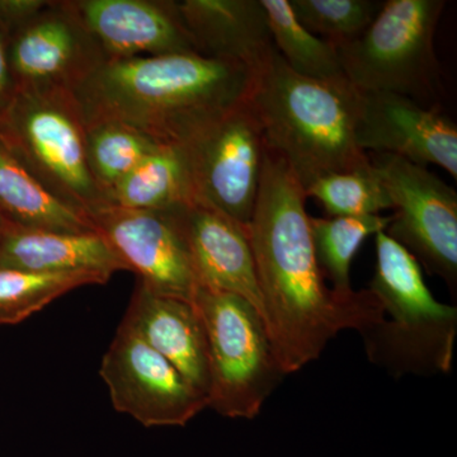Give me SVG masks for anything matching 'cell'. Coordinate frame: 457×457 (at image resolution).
<instances>
[{
    "label": "cell",
    "instance_id": "26",
    "mask_svg": "<svg viewBox=\"0 0 457 457\" xmlns=\"http://www.w3.org/2000/svg\"><path fill=\"white\" fill-rule=\"evenodd\" d=\"M297 21L333 46L359 38L371 25L384 0H288Z\"/></svg>",
    "mask_w": 457,
    "mask_h": 457
},
{
    "label": "cell",
    "instance_id": "23",
    "mask_svg": "<svg viewBox=\"0 0 457 457\" xmlns=\"http://www.w3.org/2000/svg\"><path fill=\"white\" fill-rule=\"evenodd\" d=\"M162 145L123 123L101 121L86 125L89 170L104 198L120 180Z\"/></svg>",
    "mask_w": 457,
    "mask_h": 457
},
{
    "label": "cell",
    "instance_id": "24",
    "mask_svg": "<svg viewBox=\"0 0 457 457\" xmlns=\"http://www.w3.org/2000/svg\"><path fill=\"white\" fill-rule=\"evenodd\" d=\"M106 281L89 273H35L0 269V326L17 324L57 297Z\"/></svg>",
    "mask_w": 457,
    "mask_h": 457
},
{
    "label": "cell",
    "instance_id": "19",
    "mask_svg": "<svg viewBox=\"0 0 457 457\" xmlns=\"http://www.w3.org/2000/svg\"><path fill=\"white\" fill-rule=\"evenodd\" d=\"M0 212L11 224L62 233L96 231L87 213L57 200L0 141Z\"/></svg>",
    "mask_w": 457,
    "mask_h": 457
},
{
    "label": "cell",
    "instance_id": "15",
    "mask_svg": "<svg viewBox=\"0 0 457 457\" xmlns=\"http://www.w3.org/2000/svg\"><path fill=\"white\" fill-rule=\"evenodd\" d=\"M176 213L200 287L243 297L264 321L263 300L245 228L197 201L177 206Z\"/></svg>",
    "mask_w": 457,
    "mask_h": 457
},
{
    "label": "cell",
    "instance_id": "3",
    "mask_svg": "<svg viewBox=\"0 0 457 457\" xmlns=\"http://www.w3.org/2000/svg\"><path fill=\"white\" fill-rule=\"evenodd\" d=\"M267 144L303 189L328 174L370 165L356 143L361 92L345 78L312 79L295 73L278 53L255 75L251 99Z\"/></svg>",
    "mask_w": 457,
    "mask_h": 457
},
{
    "label": "cell",
    "instance_id": "25",
    "mask_svg": "<svg viewBox=\"0 0 457 457\" xmlns=\"http://www.w3.org/2000/svg\"><path fill=\"white\" fill-rule=\"evenodd\" d=\"M305 195L315 198L329 218L381 215L384 210L393 209L383 180L371 163L361 170L328 174L312 183Z\"/></svg>",
    "mask_w": 457,
    "mask_h": 457
},
{
    "label": "cell",
    "instance_id": "12",
    "mask_svg": "<svg viewBox=\"0 0 457 457\" xmlns=\"http://www.w3.org/2000/svg\"><path fill=\"white\" fill-rule=\"evenodd\" d=\"M89 218L137 281L153 293L195 302L200 285L176 207L139 212L104 204Z\"/></svg>",
    "mask_w": 457,
    "mask_h": 457
},
{
    "label": "cell",
    "instance_id": "2",
    "mask_svg": "<svg viewBox=\"0 0 457 457\" xmlns=\"http://www.w3.org/2000/svg\"><path fill=\"white\" fill-rule=\"evenodd\" d=\"M248 66L197 53L108 60L71 95L84 125L113 121L183 145L251 99Z\"/></svg>",
    "mask_w": 457,
    "mask_h": 457
},
{
    "label": "cell",
    "instance_id": "11",
    "mask_svg": "<svg viewBox=\"0 0 457 457\" xmlns=\"http://www.w3.org/2000/svg\"><path fill=\"white\" fill-rule=\"evenodd\" d=\"M101 376L114 409L145 427L185 426L207 407L170 361L123 324L104 354Z\"/></svg>",
    "mask_w": 457,
    "mask_h": 457
},
{
    "label": "cell",
    "instance_id": "22",
    "mask_svg": "<svg viewBox=\"0 0 457 457\" xmlns=\"http://www.w3.org/2000/svg\"><path fill=\"white\" fill-rule=\"evenodd\" d=\"M392 216L371 215L357 218H311L315 257L324 278L342 296L353 293L351 266L354 255L369 237L386 230Z\"/></svg>",
    "mask_w": 457,
    "mask_h": 457
},
{
    "label": "cell",
    "instance_id": "28",
    "mask_svg": "<svg viewBox=\"0 0 457 457\" xmlns=\"http://www.w3.org/2000/svg\"><path fill=\"white\" fill-rule=\"evenodd\" d=\"M9 29L0 22V119L16 96V86L8 62Z\"/></svg>",
    "mask_w": 457,
    "mask_h": 457
},
{
    "label": "cell",
    "instance_id": "17",
    "mask_svg": "<svg viewBox=\"0 0 457 457\" xmlns=\"http://www.w3.org/2000/svg\"><path fill=\"white\" fill-rule=\"evenodd\" d=\"M197 54L230 60L260 74L276 50L261 0L177 2Z\"/></svg>",
    "mask_w": 457,
    "mask_h": 457
},
{
    "label": "cell",
    "instance_id": "1",
    "mask_svg": "<svg viewBox=\"0 0 457 457\" xmlns=\"http://www.w3.org/2000/svg\"><path fill=\"white\" fill-rule=\"evenodd\" d=\"M305 189L269 147L245 228L263 300L264 323L284 374L317 360L345 329L365 332L383 319L370 290L348 296L328 287L315 257Z\"/></svg>",
    "mask_w": 457,
    "mask_h": 457
},
{
    "label": "cell",
    "instance_id": "9",
    "mask_svg": "<svg viewBox=\"0 0 457 457\" xmlns=\"http://www.w3.org/2000/svg\"><path fill=\"white\" fill-rule=\"evenodd\" d=\"M389 194L392 221L385 233L418 263L440 276L451 290L457 284V195L422 165L390 154L369 155Z\"/></svg>",
    "mask_w": 457,
    "mask_h": 457
},
{
    "label": "cell",
    "instance_id": "14",
    "mask_svg": "<svg viewBox=\"0 0 457 457\" xmlns=\"http://www.w3.org/2000/svg\"><path fill=\"white\" fill-rule=\"evenodd\" d=\"M108 60L197 53L176 0H71Z\"/></svg>",
    "mask_w": 457,
    "mask_h": 457
},
{
    "label": "cell",
    "instance_id": "16",
    "mask_svg": "<svg viewBox=\"0 0 457 457\" xmlns=\"http://www.w3.org/2000/svg\"><path fill=\"white\" fill-rule=\"evenodd\" d=\"M121 324L170 361L207 399L209 350L203 319L194 303L153 293L137 281Z\"/></svg>",
    "mask_w": 457,
    "mask_h": 457
},
{
    "label": "cell",
    "instance_id": "8",
    "mask_svg": "<svg viewBox=\"0 0 457 457\" xmlns=\"http://www.w3.org/2000/svg\"><path fill=\"white\" fill-rule=\"evenodd\" d=\"M183 146L195 201L248 227L269 152L251 101L228 111Z\"/></svg>",
    "mask_w": 457,
    "mask_h": 457
},
{
    "label": "cell",
    "instance_id": "4",
    "mask_svg": "<svg viewBox=\"0 0 457 457\" xmlns=\"http://www.w3.org/2000/svg\"><path fill=\"white\" fill-rule=\"evenodd\" d=\"M369 290L383 319L361 333L370 361L394 376L447 374L453 368L457 309L433 296L416 258L385 231L375 236Z\"/></svg>",
    "mask_w": 457,
    "mask_h": 457
},
{
    "label": "cell",
    "instance_id": "5",
    "mask_svg": "<svg viewBox=\"0 0 457 457\" xmlns=\"http://www.w3.org/2000/svg\"><path fill=\"white\" fill-rule=\"evenodd\" d=\"M445 0H386L365 32L337 47L343 74L360 92L405 96L432 107L444 95L435 49Z\"/></svg>",
    "mask_w": 457,
    "mask_h": 457
},
{
    "label": "cell",
    "instance_id": "21",
    "mask_svg": "<svg viewBox=\"0 0 457 457\" xmlns=\"http://www.w3.org/2000/svg\"><path fill=\"white\" fill-rule=\"evenodd\" d=\"M276 50L295 73L312 79H337L343 74L338 50L306 29L288 0H261Z\"/></svg>",
    "mask_w": 457,
    "mask_h": 457
},
{
    "label": "cell",
    "instance_id": "29",
    "mask_svg": "<svg viewBox=\"0 0 457 457\" xmlns=\"http://www.w3.org/2000/svg\"><path fill=\"white\" fill-rule=\"evenodd\" d=\"M9 224V221L7 219L4 218V215H3L2 212H0V231L3 230L7 225Z\"/></svg>",
    "mask_w": 457,
    "mask_h": 457
},
{
    "label": "cell",
    "instance_id": "20",
    "mask_svg": "<svg viewBox=\"0 0 457 457\" xmlns=\"http://www.w3.org/2000/svg\"><path fill=\"white\" fill-rule=\"evenodd\" d=\"M191 171L183 145H162L107 195L111 206L161 212L194 203Z\"/></svg>",
    "mask_w": 457,
    "mask_h": 457
},
{
    "label": "cell",
    "instance_id": "13",
    "mask_svg": "<svg viewBox=\"0 0 457 457\" xmlns=\"http://www.w3.org/2000/svg\"><path fill=\"white\" fill-rule=\"evenodd\" d=\"M354 134L362 152L438 165L457 177V128L437 108L395 93L361 92Z\"/></svg>",
    "mask_w": 457,
    "mask_h": 457
},
{
    "label": "cell",
    "instance_id": "7",
    "mask_svg": "<svg viewBox=\"0 0 457 457\" xmlns=\"http://www.w3.org/2000/svg\"><path fill=\"white\" fill-rule=\"evenodd\" d=\"M194 303L209 350V407L228 418L257 417L285 375L263 319L234 294L200 287Z\"/></svg>",
    "mask_w": 457,
    "mask_h": 457
},
{
    "label": "cell",
    "instance_id": "6",
    "mask_svg": "<svg viewBox=\"0 0 457 457\" xmlns=\"http://www.w3.org/2000/svg\"><path fill=\"white\" fill-rule=\"evenodd\" d=\"M0 141L57 200L90 215L106 204L89 170L86 125L71 93L17 92Z\"/></svg>",
    "mask_w": 457,
    "mask_h": 457
},
{
    "label": "cell",
    "instance_id": "18",
    "mask_svg": "<svg viewBox=\"0 0 457 457\" xmlns=\"http://www.w3.org/2000/svg\"><path fill=\"white\" fill-rule=\"evenodd\" d=\"M0 269L89 273L108 282L126 264L97 231L62 233L9 224L0 231Z\"/></svg>",
    "mask_w": 457,
    "mask_h": 457
},
{
    "label": "cell",
    "instance_id": "10",
    "mask_svg": "<svg viewBox=\"0 0 457 457\" xmlns=\"http://www.w3.org/2000/svg\"><path fill=\"white\" fill-rule=\"evenodd\" d=\"M8 62L17 92L73 93L106 57L71 0H50L9 32Z\"/></svg>",
    "mask_w": 457,
    "mask_h": 457
},
{
    "label": "cell",
    "instance_id": "27",
    "mask_svg": "<svg viewBox=\"0 0 457 457\" xmlns=\"http://www.w3.org/2000/svg\"><path fill=\"white\" fill-rule=\"evenodd\" d=\"M50 0H0V22L9 32L42 11Z\"/></svg>",
    "mask_w": 457,
    "mask_h": 457
}]
</instances>
